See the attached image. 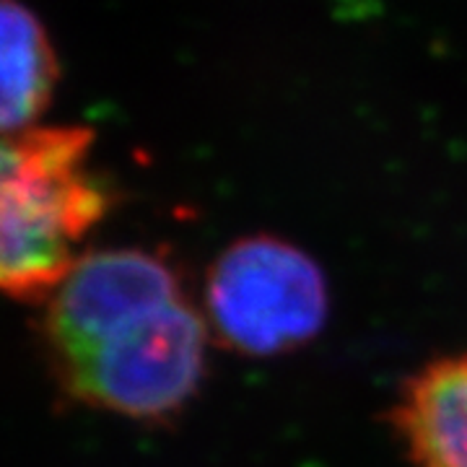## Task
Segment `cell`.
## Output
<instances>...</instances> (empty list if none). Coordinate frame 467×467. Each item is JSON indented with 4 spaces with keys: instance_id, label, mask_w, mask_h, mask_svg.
Wrapping results in <instances>:
<instances>
[{
    "instance_id": "obj_1",
    "label": "cell",
    "mask_w": 467,
    "mask_h": 467,
    "mask_svg": "<svg viewBox=\"0 0 467 467\" xmlns=\"http://www.w3.org/2000/svg\"><path fill=\"white\" fill-rule=\"evenodd\" d=\"M86 128H34L0 192V291L18 301L52 299L76 267V244L109 208L88 164Z\"/></svg>"
},
{
    "instance_id": "obj_2",
    "label": "cell",
    "mask_w": 467,
    "mask_h": 467,
    "mask_svg": "<svg viewBox=\"0 0 467 467\" xmlns=\"http://www.w3.org/2000/svg\"><path fill=\"white\" fill-rule=\"evenodd\" d=\"M208 330L190 301L133 319L97 348L60 367L78 400L140 420L174 416L198 389Z\"/></svg>"
},
{
    "instance_id": "obj_3",
    "label": "cell",
    "mask_w": 467,
    "mask_h": 467,
    "mask_svg": "<svg viewBox=\"0 0 467 467\" xmlns=\"http://www.w3.org/2000/svg\"><path fill=\"white\" fill-rule=\"evenodd\" d=\"M205 306L223 346L273 356L319 333L327 285L315 260L294 244L254 236L232 244L211 267Z\"/></svg>"
},
{
    "instance_id": "obj_4",
    "label": "cell",
    "mask_w": 467,
    "mask_h": 467,
    "mask_svg": "<svg viewBox=\"0 0 467 467\" xmlns=\"http://www.w3.org/2000/svg\"><path fill=\"white\" fill-rule=\"evenodd\" d=\"M182 296L177 273L150 252L104 250L81 257L47 309L57 364L81 358L133 319Z\"/></svg>"
},
{
    "instance_id": "obj_5",
    "label": "cell",
    "mask_w": 467,
    "mask_h": 467,
    "mask_svg": "<svg viewBox=\"0 0 467 467\" xmlns=\"http://www.w3.org/2000/svg\"><path fill=\"white\" fill-rule=\"evenodd\" d=\"M395 423L416 467H467V353L410 379Z\"/></svg>"
},
{
    "instance_id": "obj_6",
    "label": "cell",
    "mask_w": 467,
    "mask_h": 467,
    "mask_svg": "<svg viewBox=\"0 0 467 467\" xmlns=\"http://www.w3.org/2000/svg\"><path fill=\"white\" fill-rule=\"evenodd\" d=\"M57 73V57L39 18L18 0H0V138L39 128Z\"/></svg>"
},
{
    "instance_id": "obj_7",
    "label": "cell",
    "mask_w": 467,
    "mask_h": 467,
    "mask_svg": "<svg viewBox=\"0 0 467 467\" xmlns=\"http://www.w3.org/2000/svg\"><path fill=\"white\" fill-rule=\"evenodd\" d=\"M21 161V135L18 138H0V192L14 177Z\"/></svg>"
}]
</instances>
